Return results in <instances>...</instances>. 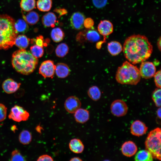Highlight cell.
I'll use <instances>...</instances> for the list:
<instances>
[{
	"label": "cell",
	"instance_id": "31",
	"mask_svg": "<svg viewBox=\"0 0 161 161\" xmlns=\"http://www.w3.org/2000/svg\"><path fill=\"white\" fill-rule=\"evenodd\" d=\"M69 51L68 46L65 43H61L56 47L55 53L56 55L59 58H62L66 56Z\"/></svg>",
	"mask_w": 161,
	"mask_h": 161
},
{
	"label": "cell",
	"instance_id": "41",
	"mask_svg": "<svg viewBox=\"0 0 161 161\" xmlns=\"http://www.w3.org/2000/svg\"><path fill=\"white\" fill-rule=\"evenodd\" d=\"M54 11L59 14V17L67 13V10L64 8H56L54 10Z\"/></svg>",
	"mask_w": 161,
	"mask_h": 161
},
{
	"label": "cell",
	"instance_id": "4",
	"mask_svg": "<svg viewBox=\"0 0 161 161\" xmlns=\"http://www.w3.org/2000/svg\"><path fill=\"white\" fill-rule=\"evenodd\" d=\"M141 77L138 68L126 61L118 67L115 78L117 82L121 84L136 85L140 82Z\"/></svg>",
	"mask_w": 161,
	"mask_h": 161
},
{
	"label": "cell",
	"instance_id": "27",
	"mask_svg": "<svg viewBox=\"0 0 161 161\" xmlns=\"http://www.w3.org/2000/svg\"><path fill=\"white\" fill-rule=\"evenodd\" d=\"M37 6L38 9L42 12L49 11L52 7V0H38L37 2Z\"/></svg>",
	"mask_w": 161,
	"mask_h": 161
},
{
	"label": "cell",
	"instance_id": "13",
	"mask_svg": "<svg viewBox=\"0 0 161 161\" xmlns=\"http://www.w3.org/2000/svg\"><path fill=\"white\" fill-rule=\"evenodd\" d=\"M85 19V17L83 13L79 12H75L72 15L70 18L71 25L75 30H81L83 27Z\"/></svg>",
	"mask_w": 161,
	"mask_h": 161
},
{
	"label": "cell",
	"instance_id": "2",
	"mask_svg": "<svg viewBox=\"0 0 161 161\" xmlns=\"http://www.w3.org/2000/svg\"><path fill=\"white\" fill-rule=\"evenodd\" d=\"M38 63V58L34 57L30 52L20 49L14 52L12 55V64L18 72L24 75L32 73Z\"/></svg>",
	"mask_w": 161,
	"mask_h": 161
},
{
	"label": "cell",
	"instance_id": "34",
	"mask_svg": "<svg viewBox=\"0 0 161 161\" xmlns=\"http://www.w3.org/2000/svg\"><path fill=\"white\" fill-rule=\"evenodd\" d=\"M10 160L25 161L26 159L18 150H15L11 153Z\"/></svg>",
	"mask_w": 161,
	"mask_h": 161
},
{
	"label": "cell",
	"instance_id": "3",
	"mask_svg": "<svg viewBox=\"0 0 161 161\" xmlns=\"http://www.w3.org/2000/svg\"><path fill=\"white\" fill-rule=\"evenodd\" d=\"M15 20L10 16L0 15V49H7L15 44L18 34L15 27Z\"/></svg>",
	"mask_w": 161,
	"mask_h": 161
},
{
	"label": "cell",
	"instance_id": "7",
	"mask_svg": "<svg viewBox=\"0 0 161 161\" xmlns=\"http://www.w3.org/2000/svg\"><path fill=\"white\" fill-rule=\"evenodd\" d=\"M29 116V113L22 107L16 105L11 108L8 117L15 121L20 122L27 120Z\"/></svg>",
	"mask_w": 161,
	"mask_h": 161
},
{
	"label": "cell",
	"instance_id": "40",
	"mask_svg": "<svg viewBox=\"0 0 161 161\" xmlns=\"http://www.w3.org/2000/svg\"><path fill=\"white\" fill-rule=\"evenodd\" d=\"M37 161H53V160L50 156L47 154H44L39 157Z\"/></svg>",
	"mask_w": 161,
	"mask_h": 161
},
{
	"label": "cell",
	"instance_id": "28",
	"mask_svg": "<svg viewBox=\"0 0 161 161\" xmlns=\"http://www.w3.org/2000/svg\"><path fill=\"white\" fill-rule=\"evenodd\" d=\"M20 6L22 9L25 12L31 11L36 8L35 0H21Z\"/></svg>",
	"mask_w": 161,
	"mask_h": 161
},
{
	"label": "cell",
	"instance_id": "32",
	"mask_svg": "<svg viewBox=\"0 0 161 161\" xmlns=\"http://www.w3.org/2000/svg\"><path fill=\"white\" fill-rule=\"evenodd\" d=\"M30 50L32 55L37 58L42 57L44 54L43 47L36 44L31 46L30 47Z\"/></svg>",
	"mask_w": 161,
	"mask_h": 161
},
{
	"label": "cell",
	"instance_id": "24",
	"mask_svg": "<svg viewBox=\"0 0 161 161\" xmlns=\"http://www.w3.org/2000/svg\"><path fill=\"white\" fill-rule=\"evenodd\" d=\"M30 40L25 35H20L16 37L15 44L20 49H25L28 46Z\"/></svg>",
	"mask_w": 161,
	"mask_h": 161
},
{
	"label": "cell",
	"instance_id": "21",
	"mask_svg": "<svg viewBox=\"0 0 161 161\" xmlns=\"http://www.w3.org/2000/svg\"><path fill=\"white\" fill-rule=\"evenodd\" d=\"M107 49L109 53L113 56L119 54L123 50L121 44L119 42L113 41L108 43Z\"/></svg>",
	"mask_w": 161,
	"mask_h": 161
},
{
	"label": "cell",
	"instance_id": "14",
	"mask_svg": "<svg viewBox=\"0 0 161 161\" xmlns=\"http://www.w3.org/2000/svg\"><path fill=\"white\" fill-rule=\"evenodd\" d=\"M137 147L133 141H128L124 142L121 148V152L123 155L129 157L134 155L137 152Z\"/></svg>",
	"mask_w": 161,
	"mask_h": 161
},
{
	"label": "cell",
	"instance_id": "10",
	"mask_svg": "<svg viewBox=\"0 0 161 161\" xmlns=\"http://www.w3.org/2000/svg\"><path fill=\"white\" fill-rule=\"evenodd\" d=\"M139 71L141 77L148 79L154 76L156 72V69L153 63L143 61L141 62Z\"/></svg>",
	"mask_w": 161,
	"mask_h": 161
},
{
	"label": "cell",
	"instance_id": "26",
	"mask_svg": "<svg viewBox=\"0 0 161 161\" xmlns=\"http://www.w3.org/2000/svg\"><path fill=\"white\" fill-rule=\"evenodd\" d=\"M87 94L92 100L96 101L99 100L101 96V92L99 88L96 86H92L88 89Z\"/></svg>",
	"mask_w": 161,
	"mask_h": 161
},
{
	"label": "cell",
	"instance_id": "20",
	"mask_svg": "<svg viewBox=\"0 0 161 161\" xmlns=\"http://www.w3.org/2000/svg\"><path fill=\"white\" fill-rule=\"evenodd\" d=\"M69 147L71 151L76 154L82 153L84 149L83 143L80 140L77 138L73 139L70 141Z\"/></svg>",
	"mask_w": 161,
	"mask_h": 161
},
{
	"label": "cell",
	"instance_id": "35",
	"mask_svg": "<svg viewBox=\"0 0 161 161\" xmlns=\"http://www.w3.org/2000/svg\"><path fill=\"white\" fill-rule=\"evenodd\" d=\"M49 39L47 40L44 41L43 37L41 35L37 36L36 38L35 39L34 41L35 42L36 44L40 47H43L44 46L46 45L48 43H49Z\"/></svg>",
	"mask_w": 161,
	"mask_h": 161
},
{
	"label": "cell",
	"instance_id": "30",
	"mask_svg": "<svg viewBox=\"0 0 161 161\" xmlns=\"http://www.w3.org/2000/svg\"><path fill=\"white\" fill-rule=\"evenodd\" d=\"M18 139L21 144L25 145L28 144L32 140L31 134L28 130H23L19 134Z\"/></svg>",
	"mask_w": 161,
	"mask_h": 161
},
{
	"label": "cell",
	"instance_id": "12",
	"mask_svg": "<svg viewBox=\"0 0 161 161\" xmlns=\"http://www.w3.org/2000/svg\"><path fill=\"white\" fill-rule=\"evenodd\" d=\"M148 128L142 121L137 120L133 122L130 127V131L133 135L140 137L145 134Z\"/></svg>",
	"mask_w": 161,
	"mask_h": 161
},
{
	"label": "cell",
	"instance_id": "23",
	"mask_svg": "<svg viewBox=\"0 0 161 161\" xmlns=\"http://www.w3.org/2000/svg\"><path fill=\"white\" fill-rule=\"evenodd\" d=\"M153 159L151 153L146 149L138 151L134 157L136 161H152Z\"/></svg>",
	"mask_w": 161,
	"mask_h": 161
},
{
	"label": "cell",
	"instance_id": "6",
	"mask_svg": "<svg viewBox=\"0 0 161 161\" xmlns=\"http://www.w3.org/2000/svg\"><path fill=\"white\" fill-rule=\"evenodd\" d=\"M76 39L77 41L81 43L84 42H95L100 39V36L97 31L92 28L80 32Z\"/></svg>",
	"mask_w": 161,
	"mask_h": 161
},
{
	"label": "cell",
	"instance_id": "39",
	"mask_svg": "<svg viewBox=\"0 0 161 161\" xmlns=\"http://www.w3.org/2000/svg\"><path fill=\"white\" fill-rule=\"evenodd\" d=\"M94 24V21L91 18H88L85 19L83 26L87 29L92 28Z\"/></svg>",
	"mask_w": 161,
	"mask_h": 161
},
{
	"label": "cell",
	"instance_id": "19",
	"mask_svg": "<svg viewBox=\"0 0 161 161\" xmlns=\"http://www.w3.org/2000/svg\"><path fill=\"white\" fill-rule=\"evenodd\" d=\"M56 20V17L54 13L49 12L43 16L41 21L45 27H54Z\"/></svg>",
	"mask_w": 161,
	"mask_h": 161
},
{
	"label": "cell",
	"instance_id": "15",
	"mask_svg": "<svg viewBox=\"0 0 161 161\" xmlns=\"http://www.w3.org/2000/svg\"><path fill=\"white\" fill-rule=\"evenodd\" d=\"M21 85V83H17L13 79L8 78L4 81L2 87L5 92L10 94L16 91Z\"/></svg>",
	"mask_w": 161,
	"mask_h": 161
},
{
	"label": "cell",
	"instance_id": "37",
	"mask_svg": "<svg viewBox=\"0 0 161 161\" xmlns=\"http://www.w3.org/2000/svg\"><path fill=\"white\" fill-rule=\"evenodd\" d=\"M161 70H160L155 72L153 77L156 86L158 88H161Z\"/></svg>",
	"mask_w": 161,
	"mask_h": 161
},
{
	"label": "cell",
	"instance_id": "25",
	"mask_svg": "<svg viewBox=\"0 0 161 161\" xmlns=\"http://www.w3.org/2000/svg\"><path fill=\"white\" fill-rule=\"evenodd\" d=\"M64 32L59 27L53 29L51 33V36L52 40L56 43L61 41L64 38Z\"/></svg>",
	"mask_w": 161,
	"mask_h": 161
},
{
	"label": "cell",
	"instance_id": "17",
	"mask_svg": "<svg viewBox=\"0 0 161 161\" xmlns=\"http://www.w3.org/2000/svg\"><path fill=\"white\" fill-rule=\"evenodd\" d=\"M74 117L76 121L79 123H84L89 118V111L87 109L79 108L74 113Z\"/></svg>",
	"mask_w": 161,
	"mask_h": 161
},
{
	"label": "cell",
	"instance_id": "5",
	"mask_svg": "<svg viewBox=\"0 0 161 161\" xmlns=\"http://www.w3.org/2000/svg\"><path fill=\"white\" fill-rule=\"evenodd\" d=\"M161 130L157 128L151 131L145 142L146 149L152 154L153 158L161 160Z\"/></svg>",
	"mask_w": 161,
	"mask_h": 161
},
{
	"label": "cell",
	"instance_id": "9",
	"mask_svg": "<svg viewBox=\"0 0 161 161\" xmlns=\"http://www.w3.org/2000/svg\"><path fill=\"white\" fill-rule=\"evenodd\" d=\"M55 66L53 61L49 60L45 61L40 66L39 73L45 78H52L55 73Z\"/></svg>",
	"mask_w": 161,
	"mask_h": 161
},
{
	"label": "cell",
	"instance_id": "29",
	"mask_svg": "<svg viewBox=\"0 0 161 161\" xmlns=\"http://www.w3.org/2000/svg\"><path fill=\"white\" fill-rule=\"evenodd\" d=\"M14 26L18 33H25L27 32L29 29L27 23L24 20L21 19L15 22Z\"/></svg>",
	"mask_w": 161,
	"mask_h": 161
},
{
	"label": "cell",
	"instance_id": "36",
	"mask_svg": "<svg viewBox=\"0 0 161 161\" xmlns=\"http://www.w3.org/2000/svg\"><path fill=\"white\" fill-rule=\"evenodd\" d=\"M7 114V107L4 104L0 103V122L3 121L5 119Z\"/></svg>",
	"mask_w": 161,
	"mask_h": 161
},
{
	"label": "cell",
	"instance_id": "1",
	"mask_svg": "<svg viewBox=\"0 0 161 161\" xmlns=\"http://www.w3.org/2000/svg\"><path fill=\"white\" fill-rule=\"evenodd\" d=\"M123 50L129 61L136 64L149 58L153 52V46L145 36L134 35L126 39Z\"/></svg>",
	"mask_w": 161,
	"mask_h": 161
},
{
	"label": "cell",
	"instance_id": "33",
	"mask_svg": "<svg viewBox=\"0 0 161 161\" xmlns=\"http://www.w3.org/2000/svg\"><path fill=\"white\" fill-rule=\"evenodd\" d=\"M152 98L155 105L158 107H160L161 104V88H157L153 92L152 94Z\"/></svg>",
	"mask_w": 161,
	"mask_h": 161
},
{
	"label": "cell",
	"instance_id": "22",
	"mask_svg": "<svg viewBox=\"0 0 161 161\" xmlns=\"http://www.w3.org/2000/svg\"><path fill=\"white\" fill-rule=\"evenodd\" d=\"M23 17L26 22L30 25L36 24L39 18L38 14L34 11H29L26 15L23 14Z\"/></svg>",
	"mask_w": 161,
	"mask_h": 161
},
{
	"label": "cell",
	"instance_id": "45",
	"mask_svg": "<svg viewBox=\"0 0 161 161\" xmlns=\"http://www.w3.org/2000/svg\"><path fill=\"white\" fill-rule=\"evenodd\" d=\"M41 127L39 126H38L37 127V131L38 132H40L41 131Z\"/></svg>",
	"mask_w": 161,
	"mask_h": 161
},
{
	"label": "cell",
	"instance_id": "16",
	"mask_svg": "<svg viewBox=\"0 0 161 161\" xmlns=\"http://www.w3.org/2000/svg\"><path fill=\"white\" fill-rule=\"evenodd\" d=\"M97 29L100 34L105 37L111 34L113 30L112 23L107 20L101 21L99 24Z\"/></svg>",
	"mask_w": 161,
	"mask_h": 161
},
{
	"label": "cell",
	"instance_id": "38",
	"mask_svg": "<svg viewBox=\"0 0 161 161\" xmlns=\"http://www.w3.org/2000/svg\"><path fill=\"white\" fill-rule=\"evenodd\" d=\"M93 3L97 8H101L106 5L107 0H92Z\"/></svg>",
	"mask_w": 161,
	"mask_h": 161
},
{
	"label": "cell",
	"instance_id": "44",
	"mask_svg": "<svg viewBox=\"0 0 161 161\" xmlns=\"http://www.w3.org/2000/svg\"><path fill=\"white\" fill-rule=\"evenodd\" d=\"M161 37H160L159 38L157 42V47H158V49L160 51H161Z\"/></svg>",
	"mask_w": 161,
	"mask_h": 161
},
{
	"label": "cell",
	"instance_id": "11",
	"mask_svg": "<svg viewBox=\"0 0 161 161\" xmlns=\"http://www.w3.org/2000/svg\"><path fill=\"white\" fill-rule=\"evenodd\" d=\"M81 102L79 99L75 96H71L66 100L64 106L66 110L69 113H74L78 109L80 108Z\"/></svg>",
	"mask_w": 161,
	"mask_h": 161
},
{
	"label": "cell",
	"instance_id": "43",
	"mask_svg": "<svg viewBox=\"0 0 161 161\" xmlns=\"http://www.w3.org/2000/svg\"><path fill=\"white\" fill-rule=\"evenodd\" d=\"M161 109L160 107H159V108L157 110V117L160 119L161 118Z\"/></svg>",
	"mask_w": 161,
	"mask_h": 161
},
{
	"label": "cell",
	"instance_id": "8",
	"mask_svg": "<svg viewBox=\"0 0 161 161\" xmlns=\"http://www.w3.org/2000/svg\"><path fill=\"white\" fill-rule=\"evenodd\" d=\"M110 109L112 113L117 117L124 116L127 113L128 107L126 103L123 100L117 99L112 103Z\"/></svg>",
	"mask_w": 161,
	"mask_h": 161
},
{
	"label": "cell",
	"instance_id": "18",
	"mask_svg": "<svg viewBox=\"0 0 161 161\" xmlns=\"http://www.w3.org/2000/svg\"><path fill=\"white\" fill-rule=\"evenodd\" d=\"M55 66V72L58 77L63 78L66 77L69 75L70 70L66 64L59 63Z\"/></svg>",
	"mask_w": 161,
	"mask_h": 161
},
{
	"label": "cell",
	"instance_id": "42",
	"mask_svg": "<svg viewBox=\"0 0 161 161\" xmlns=\"http://www.w3.org/2000/svg\"><path fill=\"white\" fill-rule=\"evenodd\" d=\"M70 161H82V160L80 157H75L71 158L69 160Z\"/></svg>",
	"mask_w": 161,
	"mask_h": 161
}]
</instances>
